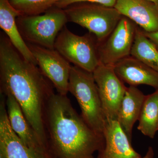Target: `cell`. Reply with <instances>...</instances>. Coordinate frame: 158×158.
I'll return each instance as SVG.
<instances>
[{"instance_id":"cell-1","label":"cell","mask_w":158,"mask_h":158,"mask_svg":"<svg viewBox=\"0 0 158 158\" xmlns=\"http://www.w3.org/2000/svg\"><path fill=\"white\" fill-rule=\"evenodd\" d=\"M37 66L24 59L6 34L1 33V92L13 95L37 137L48 148L44 111L54 91L53 85Z\"/></svg>"},{"instance_id":"cell-2","label":"cell","mask_w":158,"mask_h":158,"mask_svg":"<svg viewBox=\"0 0 158 158\" xmlns=\"http://www.w3.org/2000/svg\"><path fill=\"white\" fill-rule=\"evenodd\" d=\"M44 122L53 158H96L95 154L104 147V136L86 123L66 95L51 94L46 104Z\"/></svg>"},{"instance_id":"cell-3","label":"cell","mask_w":158,"mask_h":158,"mask_svg":"<svg viewBox=\"0 0 158 158\" xmlns=\"http://www.w3.org/2000/svg\"><path fill=\"white\" fill-rule=\"evenodd\" d=\"M68 90L76 98L84 121L97 134L104 136L106 118L93 73L72 66Z\"/></svg>"},{"instance_id":"cell-4","label":"cell","mask_w":158,"mask_h":158,"mask_svg":"<svg viewBox=\"0 0 158 158\" xmlns=\"http://www.w3.org/2000/svg\"><path fill=\"white\" fill-rule=\"evenodd\" d=\"M68 22L64 9L54 7L44 14L19 16L18 28L27 44L55 49L58 34Z\"/></svg>"},{"instance_id":"cell-5","label":"cell","mask_w":158,"mask_h":158,"mask_svg":"<svg viewBox=\"0 0 158 158\" xmlns=\"http://www.w3.org/2000/svg\"><path fill=\"white\" fill-rule=\"evenodd\" d=\"M63 9L68 22L88 29L99 42L106 39L123 16L114 7L96 3H75Z\"/></svg>"},{"instance_id":"cell-6","label":"cell","mask_w":158,"mask_h":158,"mask_svg":"<svg viewBox=\"0 0 158 158\" xmlns=\"http://www.w3.org/2000/svg\"><path fill=\"white\" fill-rule=\"evenodd\" d=\"M99 44L93 34L79 36L65 26L57 36L55 49L74 65L93 73L100 63Z\"/></svg>"},{"instance_id":"cell-7","label":"cell","mask_w":158,"mask_h":158,"mask_svg":"<svg viewBox=\"0 0 158 158\" xmlns=\"http://www.w3.org/2000/svg\"><path fill=\"white\" fill-rule=\"evenodd\" d=\"M137 27L135 23L122 16L106 39L99 42L98 53L101 63L114 65L131 56Z\"/></svg>"},{"instance_id":"cell-8","label":"cell","mask_w":158,"mask_h":158,"mask_svg":"<svg viewBox=\"0 0 158 158\" xmlns=\"http://www.w3.org/2000/svg\"><path fill=\"white\" fill-rule=\"evenodd\" d=\"M37 66L48 79L57 93L66 95L72 66L70 62L55 49L27 44Z\"/></svg>"},{"instance_id":"cell-9","label":"cell","mask_w":158,"mask_h":158,"mask_svg":"<svg viewBox=\"0 0 158 158\" xmlns=\"http://www.w3.org/2000/svg\"><path fill=\"white\" fill-rule=\"evenodd\" d=\"M106 119L117 120L118 109L127 87L113 65L100 63L93 72Z\"/></svg>"},{"instance_id":"cell-10","label":"cell","mask_w":158,"mask_h":158,"mask_svg":"<svg viewBox=\"0 0 158 158\" xmlns=\"http://www.w3.org/2000/svg\"><path fill=\"white\" fill-rule=\"evenodd\" d=\"M115 8L144 32L158 31V6L147 0H117Z\"/></svg>"},{"instance_id":"cell-11","label":"cell","mask_w":158,"mask_h":158,"mask_svg":"<svg viewBox=\"0 0 158 158\" xmlns=\"http://www.w3.org/2000/svg\"><path fill=\"white\" fill-rule=\"evenodd\" d=\"M105 145L96 158H138L141 156L135 150L131 141L118 122L106 119L103 132Z\"/></svg>"},{"instance_id":"cell-12","label":"cell","mask_w":158,"mask_h":158,"mask_svg":"<svg viewBox=\"0 0 158 158\" xmlns=\"http://www.w3.org/2000/svg\"><path fill=\"white\" fill-rule=\"evenodd\" d=\"M0 156L6 158H53L49 152L37 151L26 146L11 128L6 111L0 113Z\"/></svg>"},{"instance_id":"cell-13","label":"cell","mask_w":158,"mask_h":158,"mask_svg":"<svg viewBox=\"0 0 158 158\" xmlns=\"http://www.w3.org/2000/svg\"><path fill=\"white\" fill-rule=\"evenodd\" d=\"M6 95V110L11 127L26 146L31 149L50 152L48 148L40 141L26 119L19 104L9 92H2Z\"/></svg>"},{"instance_id":"cell-14","label":"cell","mask_w":158,"mask_h":158,"mask_svg":"<svg viewBox=\"0 0 158 158\" xmlns=\"http://www.w3.org/2000/svg\"><path fill=\"white\" fill-rule=\"evenodd\" d=\"M113 67L119 78L130 86L147 85L158 89V73L132 56L122 59Z\"/></svg>"},{"instance_id":"cell-15","label":"cell","mask_w":158,"mask_h":158,"mask_svg":"<svg viewBox=\"0 0 158 158\" xmlns=\"http://www.w3.org/2000/svg\"><path fill=\"white\" fill-rule=\"evenodd\" d=\"M22 15L10 4L9 0H0V27L15 48L24 59L37 65L28 46L22 37L16 19Z\"/></svg>"},{"instance_id":"cell-16","label":"cell","mask_w":158,"mask_h":158,"mask_svg":"<svg viewBox=\"0 0 158 158\" xmlns=\"http://www.w3.org/2000/svg\"><path fill=\"white\" fill-rule=\"evenodd\" d=\"M146 95L135 86L127 87L117 113V121L132 141L133 127L139 119Z\"/></svg>"},{"instance_id":"cell-17","label":"cell","mask_w":158,"mask_h":158,"mask_svg":"<svg viewBox=\"0 0 158 158\" xmlns=\"http://www.w3.org/2000/svg\"><path fill=\"white\" fill-rule=\"evenodd\" d=\"M138 121V130L144 135L154 138L158 131V89L146 95Z\"/></svg>"},{"instance_id":"cell-18","label":"cell","mask_w":158,"mask_h":158,"mask_svg":"<svg viewBox=\"0 0 158 158\" xmlns=\"http://www.w3.org/2000/svg\"><path fill=\"white\" fill-rule=\"evenodd\" d=\"M131 56L142 61L158 73V49L138 26Z\"/></svg>"},{"instance_id":"cell-19","label":"cell","mask_w":158,"mask_h":158,"mask_svg":"<svg viewBox=\"0 0 158 158\" xmlns=\"http://www.w3.org/2000/svg\"><path fill=\"white\" fill-rule=\"evenodd\" d=\"M60 0H9L10 4L23 15H38L54 7Z\"/></svg>"},{"instance_id":"cell-20","label":"cell","mask_w":158,"mask_h":158,"mask_svg":"<svg viewBox=\"0 0 158 158\" xmlns=\"http://www.w3.org/2000/svg\"><path fill=\"white\" fill-rule=\"evenodd\" d=\"M117 0H60L56 3L55 7L64 9L75 3L89 2L96 3L107 7H114Z\"/></svg>"},{"instance_id":"cell-21","label":"cell","mask_w":158,"mask_h":158,"mask_svg":"<svg viewBox=\"0 0 158 158\" xmlns=\"http://www.w3.org/2000/svg\"><path fill=\"white\" fill-rule=\"evenodd\" d=\"M144 33L145 36L154 44L158 50V31L152 33L144 31Z\"/></svg>"},{"instance_id":"cell-22","label":"cell","mask_w":158,"mask_h":158,"mask_svg":"<svg viewBox=\"0 0 158 158\" xmlns=\"http://www.w3.org/2000/svg\"><path fill=\"white\" fill-rule=\"evenodd\" d=\"M154 152L153 149L152 148L150 147L144 156L143 157L140 156L138 158H154Z\"/></svg>"},{"instance_id":"cell-23","label":"cell","mask_w":158,"mask_h":158,"mask_svg":"<svg viewBox=\"0 0 158 158\" xmlns=\"http://www.w3.org/2000/svg\"><path fill=\"white\" fill-rule=\"evenodd\" d=\"M147 1H150V2L155 3L156 5L158 6V0H147Z\"/></svg>"}]
</instances>
